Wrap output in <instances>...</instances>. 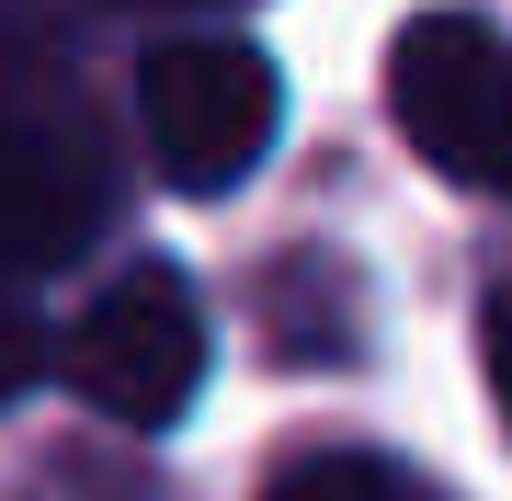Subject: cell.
I'll use <instances>...</instances> for the list:
<instances>
[{"label": "cell", "instance_id": "obj_6", "mask_svg": "<svg viewBox=\"0 0 512 501\" xmlns=\"http://www.w3.org/2000/svg\"><path fill=\"white\" fill-rule=\"evenodd\" d=\"M23 501H160V490H148L137 467H114V456H46Z\"/></svg>", "mask_w": 512, "mask_h": 501}, {"label": "cell", "instance_id": "obj_10", "mask_svg": "<svg viewBox=\"0 0 512 501\" xmlns=\"http://www.w3.org/2000/svg\"><path fill=\"white\" fill-rule=\"evenodd\" d=\"M137 12H228V0H137Z\"/></svg>", "mask_w": 512, "mask_h": 501}, {"label": "cell", "instance_id": "obj_7", "mask_svg": "<svg viewBox=\"0 0 512 501\" xmlns=\"http://www.w3.org/2000/svg\"><path fill=\"white\" fill-rule=\"evenodd\" d=\"M46 365H57V342H46V319H35V308H23V297H12V285H0V410H12L23 388H35V376H46Z\"/></svg>", "mask_w": 512, "mask_h": 501}, {"label": "cell", "instance_id": "obj_5", "mask_svg": "<svg viewBox=\"0 0 512 501\" xmlns=\"http://www.w3.org/2000/svg\"><path fill=\"white\" fill-rule=\"evenodd\" d=\"M262 501H444L433 479H410L399 456H365V445H330V456H296L274 467V490Z\"/></svg>", "mask_w": 512, "mask_h": 501}, {"label": "cell", "instance_id": "obj_4", "mask_svg": "<svg viewBox=\"0 0 512 501\" xmlns=\"http://www.w3.org/2000/svg\"><path fill=\"white\" fill-rule=\"evenodd\" d=\"M57 365H69V388L92 399L103 422H126V433L183 422L194 388H205V308H194V285L171 274V262H137V274H114L103 297L69 319Z\"/></svg>", "mask_w": 512, "mask_h": 501}, {"label": "cell", "instance_id": "obj_2", "mask_svg": "<svg viewBox=\"0 0 512 501\" xmlns=\"http://www.w3.org/2000/svg\"><path fill=\"white\" fill-rule=\"evenodd\" d=\"M387 114L444 183L512 194V35L478 12H421L387 46Z\"/></svg>", "mask_w": 512, "mask_h": 501}, {"label": "cell", "instance_id": "obj_8", "mask_svg": "<svg viewBox=\"0 0 512 501\" xmlns=\"http://www.w3.org/2000/svg\"><path fill=\"white\" fill-rule=\"evenodd\" d=\"M478 365H490V399L512 422V285H490V308H478Z\"/></svg>", "mask_w": 512, "mask_h": 501}, {"label": "cell", "instance_id": "obj_3", "mask_svg": "<svg viewBox=\"0 0 512 501\" xmlns=\"http://www.w3.org/2000/svg\"><path fill=\"white\" fill-rule=\"evenodd\" d=\"M137 126H148V160L183 194H228L239 171L274 149L285 80H274V57L251 35H171L137 69Z\"/></svg>", "mask_w": 512, "mask_h": 501}, {"label": "cell", "instance_id": "obj_9", "mask_svg": "<svg viewBox=\"0 0 512 501\" xmlns=\"http://www.w3.org/2000/svg\"><path fill=\"white\" fill-rule=\"evenodd\" d=\"M46 23H57V0H0V46H46Z\"/></svg>", "mask_w": 512, "mask_h": 501}, {"label": "cell", "instance_id": "obj_1", "mask_svg": "<svg viewBox=\"0 0 512 501\" xmlns=\"http://www.w3.org/2000/svg\"><path fill=\"white\" fill-rule=\"evenodd\" d=\"M126 160L103 103L46 46H0V274H57L103 240Z\"/></svg>", "mask_w": 512, "mask_h": 501}]
</instances>
